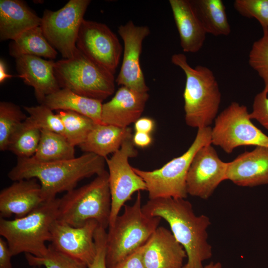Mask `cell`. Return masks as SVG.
<instances>
[{
  "instance_id": "30bf717a",
  "label": "cell",
  "mask_w": 268,
  "mask_h": 268,
  "mask_svg": "<svg viewBox=\"0 0 268 268\" xmlns=\"http://www.w3.org/2000/svg\"><path fill=\"white\" fill-rule=\"evenodd\" d=\"M90 0H70L62 8L44 11L40 27L50 45L64 59L72 58L77 50L76 43Z\"/></svg>"
},
{
  "instance_id": "9a60e30c",
  "label": "cell",
  "mask_w": 268,
  "mask_h": 268,
  "mask_svg": "<svg viewBox=\"0 0 268 268\" xmlns=\"http://www.w3.org/2000/svg\"><path fill=\"white\" fill-rule=\"evenodd\" d=\"M94 220L81 227H73L55 220L51 227L52 238L49 245L56 251L80 261L88 267L96 253L94 234L99 226Z\"/></svg>"
},
{
  "instance_id": "3957f363",
  "label": "cell",
  "mask_w": 268,
  "mask_h": 268,
  "mask_svg": "<svg viewBox=\"0 0 268 268\" xmlns=\"http://www.w3.org/2000/svg\"><path fill=\"white\" fill-rule=\"evenodd\" d=\"M171 62L186 76L183 98L186 124L198 129L210 127L218 115L221 99L213 72L204 66L193 67L182 53L173 55Z\"/></svg>"
},
{
  "instance_id": "f546056e",
  "label": "cell",
  "mask_w": 268,
  "mask_h": 268,
  "mask_svg": "<svg viewBox=\"0 0 268 268\" xmlns=\"http://www.w3.org/2000/svg\"><path fill=\"white\" fill-rule=\"evenodd\" d=\"M27 118L20 107L11 102H0V150H8L10 139Z\"/></svg>"
},
{
  "instance_id": "b9f144b4",
  "label": "cell",
  "mask_w": 268,
  "mask_h": 268,
  "mask_svg": "<svg viewBox=\"0 0 268 268\" xmlns=\"http://www.w3.org/2000/svg\"><path fill=\"white\" fill-rule=\"evenodd\" d=\"M203 268H222L221 264L220 262H211L207 265L204 266Z\"/></svg>"
},
{
  "instance_id": "5bb4252c",
  "label": "cell",
  "mask_w": 268,
  "mask_h": 268,
  "mask_svg": "<svg viewBox=\"0 0 268 268\" xmlns=\"http://www.w3.org/2000/svg\"><path fill=\"white\" fill-rule=\"evenodd\" d=\"M118 32L124 47L122 66L115 81L121 86L147 92L149 88L140 67V56L143 41L150 34V29L147 26H137L129 20L119 26Z\"/></svg>"
},
{
  "instance_id": "e575fe53",
  "label": "cell",
  "mask_w": 268,
  "mask_h": 268,
  "mask_svg": "<svg viewBox=\"0 0 268 268\" xmlns=\"http://www.w3.org/2000/svg\"><path fill=\"white\" fill-rule=\"evenodd\" d=\"M268 93L263 89L255 96L252 110L249 115L251 120L257 121L268 130Z\"/></svg>"
},
{
  "instance_id": "ffe728a7",
  "label": "cell",
  "mask_w": 268,
  "mask_h": 268,
  "mask_svg": "<svg viewBox=\"0 0 268 268\" xmlns=\"http://www.w3.org/2000/svg\"><path fill=\"white\" fill-rule=\"evenodd\" d=\"M55 62L41 57L24 55L15 59L17 76L32 86L41 104L46 96L61 89L54 73Z\"/></svg>"
},
{
  "instance_id": "9c48e42d",
  "label": "cell",
  "mask_w": 268,
  "mask_h": 268,
  "mask_svg": "<svg viewBox=\"0 0 268 268\" xmlns=\"http://www.w3.org/2000/svg\"><path fill=\"white\" fill-rule=\"evenodd\" d=\"M246 106L232 102L214 120L211 144L228 154L239 146L268 147V136L252 122Z\"/></svg>"
},
{
  "instance_id": "83f0119b",
  "label": "cell",
  "mask_w": 268,
  "mask_h": 268,
  "mask_svg": "<svg viewBox=\"0 0 268 268\" xmlns=\"http://www.w3.org/2000/svg\"><path fill=\"white\" fill-rule=\"evenodd\" d=\"M41 135V130L27 117L12 134L8 150L17 158L32 157L37 149Z\"/></svg>"
},
{
  "instance_id": "2e32d148",
  "label": "cell",
  "mask_w": 268,
  "mask_h": 268,
  "mask_svg": "<svg viewBox=\"0 0 268 268\" xmlns=\"http://www.w3.org/2000/svg\"><path fill=\"white\" fill-rule=\"evenodd\" d=\"M186 258L184 247L172 232L163 226L156 229L143 247L145 268H182Z\"/></svg>"
},
{
  "instance_id": "277c9868",
  "label": "cell",
  "mask_w": 268,
  "mask_h": 268,
  "mask_svg": "<svg viewBox=\"0 0 268 268\" xmlns=\"http://www.w3.org/2000/svg\"><path fill=\"white\" fill-rule=\"evenodd\" d=\"M60 198L44 201L27 214L12 220L0 218V235L7 242L12 256L22 253L35 257L47 255L46 242H51L52 224L57 219Z\"/></svg>"
},
{
  "instance_id": "60d3db41",
  "label": "cell",
  "mask_w": 268,
  "mask_h": 268,
  "mask_svg": "<svg viewBox=\"0 0 268 268\" xmlns=\"http://www.w3.org/2000/svg\"><path fill=\"white\" fill-rule=\"evenodd\" d=\"M13 76L8 74L7 71L5 64L1 59L0 60V83H3L6 79L10 78Z\"/></svg>"
},
{
  "instance_id": "4fadbf2b",
  "label": "cell",
  "mask_w": 268,
  "mask_h": 268,
  "mask_svg": "<svg viewBox=\"0 0 268 268\" xmlns=\"http://www.w3.org/2000/svg\"><path fill=\"white\" fill-rule=\"evenodd\" d=\"M227 165L228 162L220 159L211 144L201 147L194 156L188 172V194L208 199L226 180Z\"/></svg>"
},
{
  "instance_id": "8d00e7d4",
  "label": "cell",
  "mask_w": 268,
  "mask_h": 268,
  "mask_svg": "<svg viewBox=\"0 0 268 268\" xmlns=\"http://www.w3.org/2000/svg\"><path fill=\"white\" fill-rule=\"evenodd\" d=\"M143 246L112 268H145L142 259Z\"/></svg>"
},
{
  "instance_id": "ee69618b",
  "label": "cell",
  "mask_w": 268,
  "mask_h": 268,
  "mask_svg": "<svg viewBox=\"0 0 268 268\" xmlns=\"http://www.w3.org/2000/svg\"><path fill=\"white\" fill-rule=\"evenodd\" d=\"M182 268H185V265H184V266Z\"/></svg>"
},
{
  "instance_id": "f1b7e54d",
  "label": "cell",
  "mask_w": 268,
  "mask_h": 268,
  "mask_svg": "<svg viewBox=\"0 0 268 268\" xmlns=\"http://www.w3.org/2000/svg\"><path fill=\"white\" fill-rule=\"evenodd\" d=\"M57 114L63 123L65 137L74 147L84 141L96 124L90 118L70 111L60 110Z\"/></svg>"
},
{
  "instance_id": "44dd1931",
  "label": "cell",
  "mask_w": 268,
  "mask_h": 268,
  "mask_svg": "<svg viewBox=\"0 0 268 268\" xmlns=\"http://www.w3.org/2000/svg\"><path fill=\"white\" fill-rule=\"evenodd\" d=\"M173 18L186 53H195L202 47L207 34L191 0H169Z\"/></svg>"
},
{
  "instance_id": "ba28073f",
  "label": "cell",
  "mask_w": 268,
  "mask_h": 268,
  "mask_svg": "<svg viewBox=\"0 0 268 268\" xmlns=\"http://www.w3.org/2000/svg\"><path fill=\"white\" fill-rule=\"evenodd\" d=\"M211 129L210 127L198 129L195 138L188 150L160 168L146 171L133 167L144 181L149 199L187 197L186 180L190 165L200 148L211 144Z\"/></svg>"
},
{
  "instance_id": "4dcf8cb0",
  "label": "cell",
  "mask_w": 268,
  "mask_h": 268,
  "mask_svg": "<svg viewBox=\"0 0 268 268\" xmlns=\"http://www.w3.org/2000/svg\"><path fill=\"white\" fill-rule=\"evenodd\" d=\"M263 31L262 36L252 46L248 63L263 79L264 90L268 93V29H263Z\"/></svg>"
},
{
  "instance_id": "8992f818",
  "label": "cell",
  "mask_w": 268,
  "mask_h": 268,
  "mask_svg": "<svg viewBox=\"0 0 268 268\" xmlns=\"http://www.w3.org/2000/svg\"><path fill=\"white\" fill-rule=\"evenodd\" d=\"M124 206L123 213L108 227L106 258L108 268H112L143 246L159 227L161 219L143 212L140 192L132 205Z\"/></svg>"
},
{
  "instance_id": "603a6c76",
  "label": "cell",
  "mask_w": 268,
  "mask_h": 268,
  "mask_svg": "<svg viewBox=\"0 0 268 268\" xmlns=\"http://www.w3.org/2000/svg\"><path fill=\"white\" fill-rule=\"evenodd\" d=\"M131 128L96 124L79 147L85 153H91L104 159L118 151L125 140L133 137Z\"/></svg>"
},
{
  "instance_id": "5b68a950",
  "label": "cell",
  "mask_w": 268,
  "mask_h": 268,
  "mask_svg": "<svg viewBox=\"0 0 268 268\" xmlns=\"http://www.w3.org/2000/svg\"><path fill=\"white\" fill-rule=\"evenodd\" d=\"M108 178L105 170L89 183L66 192L60 198L57 220L75 227L94 220L106 229L111 211Z\"/></svg>"
},
{
  "instance_id": "d6a6232c",
  "label": "cell",
  "mask_w": 268,
  "mask_h": 268,
  "mask_svg": "<svg viewBox=\"0 0 268 268\" xmlns=\"http://www.w3.org/2000/svg\"><path fill=\"white\" fill-rule=\"evenodd\" d=\"M29 115L28 117L41 130L52 131L65 136L64 128L61 120L57 114L43 104L35 106H23Z\"/></svg>"
},
{
  "instance_id": "ac0fdd59",
  "label": "cell",
  "mask_w": 268,
  "mask_h": 268,
  "mask_svg": "<svg viewBox=\"0 0 268 268\" xmlns=\"http://www.w3.org/2000/svg\"><path fill=\"white\" fill-rule=\"evenodd\" d=\"M45 201L40 184L35 178L14 181L0 193V216L14 215L24 217L39 207Z\"/></svg>"
},
{
  "instance_id": "74e56055",
  "label": "cell",
  "mask_w": 268,
  "mask_h": 268,
  "mask_svg": "<svg viewBox=\"0 0 268 268\" xmlns=\"http://www.w3.org/2000/svg\"><path fill=\"white\" fill-rule=\"evenodd\" d=\"M12 257L6 240L0 238V268H13L11 259Z\"/></svg>"
},
{
  "instance_id": "f35d334b",
  "label": "cell",
  "mask_w": 268,
  "mask_h": 268,
  "mask_svg": "<svg viewBox=\"0 0 268 268\" xmlns=\"http://www.w3.org/2000/svg\"><path fill=\"white\" fill-rule=\"evenodd\" d=\"M155 126L154 121L148 117H140L134 123L135 132L151 134Z\"/></svg>"
},
{
  "instance_id": "7bdbcfd3",
  "label": "cell",
  "mask_w": 268,
  "mask_h": 268,
  "mask_svg": "<svg viewBox=\"0 0 268 268\" xmlns=\"http://www.w3.org/2000/svg\"><path fill=\"white\" fill-rule=\"evenodd\" d=\"M32 268H40V267H33Z\"/></svg>"
},
{
  "instance_id": "d590c367",
  "label": "cell",
  "mask_w": 268,
  "mask_h": 268,
  "mask_svg": "<svg viewBox=\"0 0 268 268\" xmlns=\"http://www.w3.org/2000/svg\"><path fill=\"white\" fill-rule=\"evenodd\" d=\"M96 253L92 262L88 268H108L106 264L107 232L105 229L99 226L94 234Z\"/></svg>"
},
{
  "instance_id": "e0dca14e",
  "label": "cell",
  "mask_w": 268,
  "mask_h": 268,
  "mask_svg": "<svg viewBox=\"0 0 268 268\" xmlns=\"http://www.w3.org/2000/svg\"><path fill=\"white\" fill-rule=\"evenodd\" d=\"M149 97L147 92L121 86L110 101L103 104L102 124L129 127L141 117Z\"/></svg>"
},
{
  "instance_id": "7a4b0ae2",
  "label": "cell",
  "mask_w": 268,
  "mask_h": 268,
  "mask_svg": "<svg viewBox=\"0 0 268 268\" xmlns=\"http://www.w3.org/2000/svg\"><path fill=\"white\" fill-rule=\"evenodd\" d=\"M105 159L91 153L74 158L44 162L32 157L17 158L16 165L9 171V179L16 181L35 178L40 182L45 201L56 198L57 194L75 188L81 180L99 175L105 170Z\"/></svg>"
},
{
  "instance_id": "1f68e13d",
  "label": "cell",
  "mask_w": 268,
  "mask_h": 268,
  "mask_svg": "<svg viewBox=\"0 0 268 268\" xmlns=\"http://www.w3.org/2000/svg\"><path fill=\"white\" fill-rule=\"evenodd\" d=\"M46 255L42 257L25 254L28 264L33 267L45 268H88L85 264L55 251L50 246Z\"/></svg>"
},
{
  "instance_id": "7402d4cb",
  "label": "cell",
  "mask_w": 268,
  "mask_h": 268,
  "mask_svg": "<svg viewBox=\"0 0 268 268\" xmlns=\"http://www.w3.org/2000/svg\"><path fill=\"white\" fill-rule=\"evenodd\" d=\"M41 18L20 0H0V40H13L24 32L40 26Z\"/></svg>"
},
{
  "instance_id": "6da1fadb",
  "label": "cell",
  "mask_w": 268,
  "mask_h": 268,
  "mask_svg": "<svg viewBox=\"0 0 268 268\" xmlns=\"http://www.w3.org/2000/svg\"><path fill=\"white\" fill-rule=\"evenodd\" d=\"M142 207L147 215L163 218L169 224L173 235L186 252L185 268H204L203 262L212 255L207 231L211 224L209 217L196 215L186 199H149Z\"/></svg>"
},
{
  "instance_id": "ab89813d",
  "label": "cell",
  "mask_w": 268,
  "mask_h": 268,
  "mask_svg": "<svg viewBox=\"0 0 268 268\" xmlns=\"http://www.w3.org/2000/svg\"><path fill=\"white\" fill-rule=\"evenodd\" d=\"M132 140L134 146L145 148L151 144L152 138L150 134L135 132L133 135Z\"/></svg>"
},
{
  "instance_id": "52a82bcc",
  "label": "cell",
  "mask_w": 268,
  "mask_h": 268,
  "mask_svg": "<svg viewBox=\"0 0 268 268\" xmlns=\"http://www.w3.org/2000/svg\"><path fill=\"white\" fill-rule=\"evenodd\" d=\"M54 70L61 88L102 101L114 93V74L91 61L78 49L72 58L55 62Z\"/></svg>"
},
{
  "instance_id": "7c38bea8",
  "label": "cell",
  "mask_w": 268,
  "mask_h": 268,
  "mask_svg": "<svg viewBox=\"0 0 268 268\" xmlns=\"http://www.w3.org/2000/svg\"><path fill=\"white\" fill-rule=\"evenodd\" d=\"M76 45L91 61L115 74L123 48L116 35L107 25L84 19Z\"/></svg>"
},
{
  "instance_id": "4316f807",
  "label": "cell",
  "mask_w": 268,
  "mask_h": 268,
  "mask_svg": "<svg viewBox=\"0 0 268 268\" xmlns=\"http://www.w3.org/2000/svg\"><path fill=\"white\" fill-rule=\"evenodd\" d=\"M32 157L44 162L71 159L75 157L74 146L61 134L41 130L40 140Z\"/></svg>"
},
{
  "instance_id": "836d02e7",
  "label": "cell",
  "mask_w": 268,
  "mask_h": 268,
  "mask_svg": "<svg viewBox=\"0 0 268 268\" xmlns=\"http://www.w3.org/2000/svg\"><path fill=\"white\" fill-rule=\"evenodd\" d=\"M233 6L242 16L255 18L263 29H268V0H235Z\"/></svg>"
},
{
  "instance_id": "d6986e66",
  "label": "cell",
  "mask_w": 268,
  "mask_h": 268,
  "mask_svg": "<svg viewBox=\"0 0 268 268\" xmlns=\"http://www.w3.org/2000/svg\"><path fill=\"white\" fill-rule=\"evenodd\" d=\"M226 180L240 187L268 185V147L256 146L228 162Z\"/></svg>"
},
{
  "instance_id": "cb8c5ba5",
  "label": "cell",
  "mask_w": 268,
  "mask_h": 268,
  "mask_svg": "<svg viewBox=\"0 0 268 268\" xmlns=\"http://www.w3.org/2000/svg\"><path fill=\"white\" fill-rule=\"evenodd\" d=\"M102 102L78 95L67 88H61L45 97L41 104L52 110H67L84 115L96 124H102Z\"/></svg>"
},
{
  "instance_id": "d4e9b609",
  "label": "cell",
  "mask_w": 268,
  "mask_h": 268,
  "mask_svg": "<svg viewBox=\"0 0 268 268\" xmlns=\"http://www.w3.org/2000/svg\"><path fill=\"white\" fill-rule=\"evenodd\" d=\"M9 55L15 59L24 55L56 59L58 53L44 36L40 26L30 29L19 35L9 45Z\"/></svg>"
},
{
  "instance_id": "484cf974",
  "label": "cell",
  "mask_w": 268,
  "mask_h": 268,
  "mask_svg": "<svg viewBox=\"0 0 268 268\" xmlns=\"http://www.w3.org/2000/svg\"><path fill=\"white\" fill-rule=\"evenodd\" d=\"M207 34L228 36L231 33L226 8L221 0H191Z\"/></svg>"
},
{
  "instance_id": "8fae6325",
  "label": "cell",
  "mask_w": 268,
  "mask_h": 268,
  "mask_svg": "<svg viewBox=\"0 0 268 268\" xmlns=\"http://www.w3.org/2000/svg\"><path fill=\"white\" fill-rule=\"evenodd\" d=\"M132 137L128 138L120 148L110 158H105L108 168L109 185L111 197V211L109 226L113 225L125 203L135 192L147 191L143 180L137 174L129 159L135 157L138 152Z\"/></svg>"
}]
</instances>
